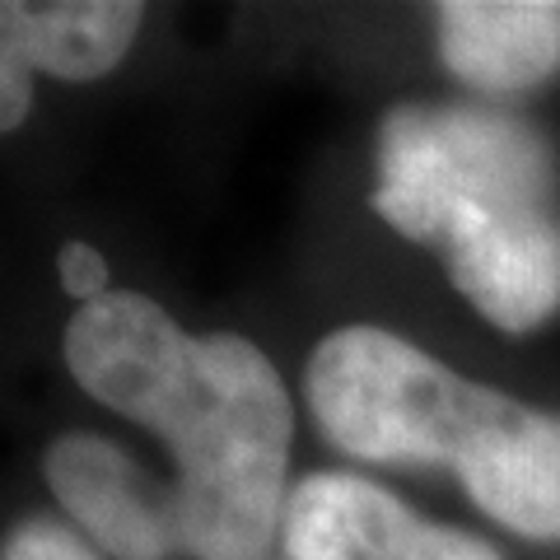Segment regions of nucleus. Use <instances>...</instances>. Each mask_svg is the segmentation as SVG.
<instances>
[{"mask_svg": "<svg viewBox=\"0 0 560 560\" xmlns=\"http://www.w3.org/2000/svg\"><path fill=\"white\" fill-rule=\"evenodd\" d=\"M33 5L0 0V131H14L33 108Z\"/></svg>", "mask_w": 560, "mask_h": 560, "instance_id": "obj_8", "label": "nucleus"}, {"mask_svg": "<svg viewBox=\"0 0 560 560\" xmlns=\"http://www.w3.org/2000/svg\"><path fill=\"white\" fill-rule=\"evenodd\" d=\"M66 370L94 401L173 448V518L191 560H271L285 523L294 407L238 331H191L136 290L66 323Z\"/></svg>", "mask_w": 560, "mask_h": 560, "instance_id": "obj_1", "label": "nucleus"}, {"mask_svg": "<svg viewBox=\"0 0 560 560\" xmlns=\"http://www.w3.org/2000/svg\"><path fill=\"white\" fill-rule=\"evenodd\" d=\"M374 210L401 238L440 248L458 294L500 331L560 313V178L528 121L401 103L378 136Z\"/></svg>", "mask_w": 560, "mask_h": 560, "instance_id": "obj_2", "label": "nucleus"}, {"mask_svg": "<svg viewBox=\"0 0 560 560\" xmlns=\"http://www.w3.org/2000/svg\"><path fill=\"white\" fill-rule=\"evenodd\" d=\"M5 560H94V551L75 541V533H66L47 518H33L5 541Z\"/></svg>", "mask_w": 560, "mask_h": 560, "instance_id": "obj_10", "label": "nucleus"}, {"mask_svg": "<svg viewBox=\"0 0 560 560\" xmlns=\"http://www.w3.org/2000/svg\"><path fill=\"white\" fill-rule=\"evenodd\" d=\"M145 5L131 0H51L33 5V70L57 80H103L131 51Z\"/></svg>", "mask_w": 560, "mask_h": 560, "instance_id": "obj_7", "label": "nucleus"}, {"mask_svg": "<svg viewBox=\"0 0 560 560\" xmlns=\"http://www.w3.org/2000/svg\"><path fill=\"white\" fill-rule=\"evenodd\" d=\"M43 477L57 504L117 560H168L183 551L173 495H164L103 434H61L43 453Z\"/></svg>", "mask_w": 560, "mask_h": 560, "instance_id": "obj_5", "label": "nucleus"}, {"mask_svg": "<svg viewBox=\"0 0 560 560\" xmlns=\"http://www.w3.org/2000/svg\"><path fill=\"white\" fill-rule=\"evenodd\" d=\"M440 61L486 98L528 94L560 70V5L551 0H444L434 5Z\"/></svg>", "mask_w": 560, "mask_h": 560, "instance_id": "obj_6", "label": "nucleus"}, {"mask_svg": "<svg viewBox=\"0 0 560 560\" xmlns=\"http://www.w3.org/2000/svg\"><path fill=\"white\" fill-rule=\"evenodd\" d=\"M280 560H500V551L477 533L420 518L370 477L313 471L285 500Z\"/></svg>", "mask_w": 560, "mask_h": 560, "instance_id": "obj_4", "label": "nucleus"}, {"mask_svg": "<svg viewBox=\"0 0 560 560\" xmlns=\"http://www.w3.org/2000/svg\"><path fill=\"white\" fill-rule=\"evenodd\" d=\"M327 444L383 467H448L471 504L528 541H560V416L471 383L374 323L337 327L304 370Z\"/></svg>", "mask_w": 560, "mask_h": 560, "instance_id": "obj_3", "label": "nucleus"}, {"mask_svg": "<svg viewBox=\"0 0 560 560\" xmlns=\"http://www.w3.org/2000/svg\"><path fill=\"white\" fill-rule=\"evenodd\" d=\"M57 276H61V290L70 294V300H80L84 304H94L108 294V261H103V253L94 248V243H80V238H70L61 243V253H57Z\"/></svg>", "mask_w": 560, "mask_h": 560, "instance_id": "obj_9", "label": "nucleus"}]
</instances>
